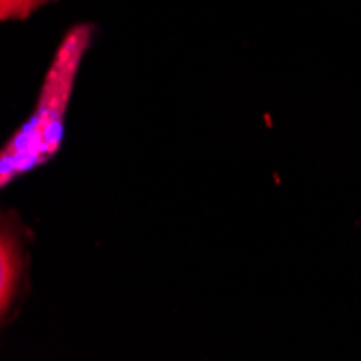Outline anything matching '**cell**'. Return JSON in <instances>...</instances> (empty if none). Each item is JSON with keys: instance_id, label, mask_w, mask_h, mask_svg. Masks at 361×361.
<instances>
[{"instance_id": "1", "label": "cell", "mask_w": 361, "mask_h": 361, "mask_svg": "<svg viewBox=\"0 0 361 361\" xmlns=\"http://www.w3.org/2000/svg\"><path fill=\"white\" fill-rule=\"evenodd\" d=\"M91 37L93 26L78 24L56 48L35 109L0 154V184L3 186H9L24 173L42 167L61 149L68 106L80 63L91 46Z\"/></svg>"}, {"instance_id": "2", "label": "cell", "mask_w": 361, "mask_h": 361, "mask_svg": "<svg viewBox=\"0 0 361 361\" xmlns=\"http://www.w3.org/2000/svg\"><path fill=\"white\" fill-rule=\"evenodd\" d=\"M26 264L28 259L18 234V223L5 219L3 232H0V312H3L5 322L9 320V310L16 303L18 292L22 288Z\"/></svg>"}, {"instance_id": "3", "label": "cell", "mask_w": 361, "mask_h": 361, "mask_svg": "<svg viewBox=\"0 0 361 361\" xmlns=\"http://www.w3.org/2000/svg\"><path fill=\"white\" fill-rule=\"evenodd\" d=\"M50 0H0V18L3 20H22L48 5Z\"/></svg>"}]
</instances>
